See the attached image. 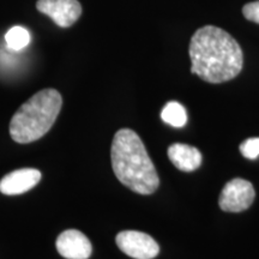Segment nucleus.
Instances as JSON below:
<instances>
[{"mask_svg": "<svg viewBox=\"0 0 259 259\" xmlns=\"http://www.w3.org/2000/svg\"><path fill=\"white\" fill-rule=\"evenodd\" d=\"M191 72L209 83L235 78L244 57L239 44L221 28L206 25L193 34L190 42Z\"/></svg>", "mask_w": 259, "mask_h": 259, "instance_id": "obj_1", "label": "nucleus"}, {"mask_svg": "<svg viewBox=\"0 0 259 259\" xmlns=\"http://www.w3.org/2000/svg\"><path fill=\"white\" fill-rule=\"evenodd\" d=\"M113 171L122 185L136 193L151 194L160 185L157 171L142 139L135 131L122 128L113 138Z\"/></svg>", "mask_w": 259, "mask_h": 259, "instance_id": "obj_2", "label": "nucleus"}, {"mask_svg": "<svg viewBox=\"0 0 259 259\" xmlns=\"http://www.w3.org/2000/svg\"><path fill=\"white\" fill-rule=\"evenodd\" d=\"M63 97L56 89H44L18 108L10 122V135L17 143L37 141L50 131L59 115Z\"/></svg>", "mask_w": 259, "mask_h": 259, "instance_id": "obj_3", "label": "nucleus"}, {"mask_svg": "<svg viewBox=\"0 0 259 259\" xmlns=\"http://www.w3.org/2000/svg\"><path fill=\"white\" fill-rule=\"evenodd\" d=\"M254 189L250 181L236 178L226 184L220 194V208L227 212H241L254 200Z\"/></svg>", "mask_w": 259, "mask_h": 259, "instance_id": "obj_4", "label": "nucleus"}, {"mask_svg": "<svg viewBox=\"0 0 259 259\" xmlns=\"http://www.w3.org/2000/svg\"><path fill=\"white\" fill-rule=\"evenodd\" d=\"M116 245L128 257L135 259H153L160 252L157 242L145 233L124 231L116 235Z\"/></svg>", "mask_w": 259, "mask_h": 259, "instance_id": "obj_5", "label": "nucleus"}, {"mask_svg": "<svg viewBox=\"0 0 259 259\" xmlns=\"http://www.w3.org/2000/svg\"><path fill=\"white\" fill-rule=\"evenodd\" d=\"M36 8L61 28L73 25L82 15L78 0H37Z\"/></svg>", "mask_w": 259, "mask_h": 259, "instance_id": "obj_6", "label": "nucleus"}, {"mask_svg": "<svg viewBox=\"0 0 259 259\" xmlns=\"http://www.w3.org/2000/svg\"><path fill=\"white\" fill-rule=\"evenodd\" d=\"M57 250L66 259H88L92 255V242L82 232L76 229L65 231L58 236Z\"/></svg>", "mask_w": 259, "mask_h": 259, "instance_id": "obj_7", "label": "nucleus"}, {"mask_svg": "<svg viewBox=\"0 0 259 259\" xmlns=\"http://www.w3.org/2000/svg\"><path fill=\"white\" fill-rule=\"evenodd\" d=\"M41 171L34 168H23L17 169L6 176L0 180V192L8 196L22 194L31 190L40 183Z\"/></svg>", "mask_w": 259, "mask_h": 259, "instance_id": "obj_8", "label": "nucleus"}, {"mask_svg": "<svg viewBox=\"0 0 259 259\" xmlns=\"http://www.w3.org/2000/svg\"><path fill=\"white\" fill-rule=\"evenodd\" d=\"M168 157L178 169L183 171L196 170L202 164L200 151L197 148L187 144H171L168 148Z\"/></svg>", "mask_w": 259, "mask_h": 259, "instance_id": "obj_9", "label": "nucleus"}, {"mask_svg": "<svg viewBox=\"0 0 259 259\" xmlns=\"http://www.w3.org/2000/svg\"><path fill=\"white\" fill-rule=\"evenodd\" d=\"M161 118L166 124L173 127H183L187 121V114L185 108L179 102L171 101L168 102L164 108L162 109Z\"/></svg>", "mask_w": 259, "mask_h": 259, "instance_id": "obj_10", "label": "nucleus"}, {"mask_svg": "<svg viewBox=\"0 0 259 259\" xmlns=\"http://www.w3.org/2000/svg\"><path fill=\"white\" fill-rule=\"evenodd\" d=\"M6 45L12 51H22L30 44V32L23 27H14L6 32Z\"/></svg>", "mask_w": 259, "mask_h": 259, "instance_id": "obj_11", "label": "nucleus"}, {"mask_svg": "<svg viewBox=\"0 0 259 259\" xmlns=\"http://www.w3.org/2000/svg\"><path fill=\"white\" fill-rule=\"evenodd\" d=\"M240 153L244 157L255 160L259 156V138L246 139L240 144Z\"/></svg>", "mask_w": 259, "mask_h": 259, "instance_id": "obj_12", "label": "nucleus"}, {"mask_svg": "<svg viewBox=\"0 0 259 259\" xmlns=\"http://www.w3.org/2000/svg\"><path fill=\"white\" fill-rule=\"evenodd\" d=\"M242 14L248 21L259 24V0L246 4L242 9Z\"/></svg>", "mask_w": 259, "mask_h": 259, "instance_id": "obj_13", "label": "nucleus"}]
</instances>
